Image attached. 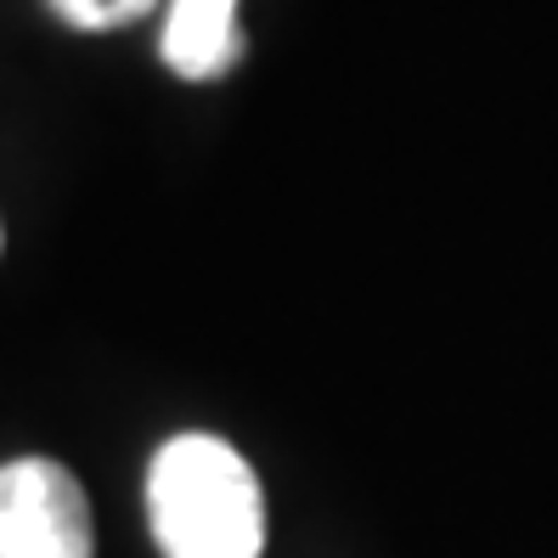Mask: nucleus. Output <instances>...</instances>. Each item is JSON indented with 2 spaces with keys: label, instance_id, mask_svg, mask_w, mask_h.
<instances>
[{
  "label": "nucleus",
  "instance_id": "nucleus-1",
  "mask_svg": "<svg viewBox=\"0 0 558 558\" xmlns=\"http://www.w3.org/2000/svg\"><path fill=\"white\" fill-rule=\"evenodd\" d=\"M147 519L163 558H259L266 547L254 469L215 435H181L153 457Z\"/></svg>",
  "mask_w": 558,
  "mask_h": 558
},
{
  "label": "nucleus",
  "instance_id": "nucleus-2",
  "mask_svg": "<svg viewBox=\"0 0 558 558\" xmlns=\"http://www.w3.org/2000/svg\"><path fill=\"white\" fill-rule=\"evenodd\" d=\"M0 558H90L85 490L51 457L0 469Z\"/></svg>",
  "mask_w": 558,
  "mask_h": 558
},
{
  "label": "nucleus",
  "instance_id": "nucleus-3",
  "mask_svg": "<svg viewBox=\"0 0 558 558\" xmlns=\"http://www.w3.org/2000/svg\"><path fill=\"white\" fill-rule=\"evenodd\" d=\"M243 57L238 0H170L163 17V62L181 80H220Z\"/></svg>",
  "mask_w": 558,
  "mask_h": 558
},
{
  "label": "nucleus",
  "instance_id": "nucleus-4",
  "mask_svg": "<svg viewBox=\"0 0 558 558\" xmlns=\"http://www.w3.org/2000/svg\"><path fill=\"white\" fill-rule=\"evenodd\" d=\"M51 7L74 28H119V23H136L153 0H51Z\"/></svg>",
  "mask_w": 558,
  "mask_h": 558
}]
</instances>
